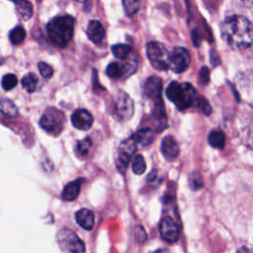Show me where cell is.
Returning a JSON list of instances; mask_svg holds the SVG:
<instances>
[{"mask_svg": "<svg viewBox=\"0 0 253 253\" xmlns=\"http://www.w3.org/2000/svg\"><path fill=\"white\" fill-rule=\"evenodd\" d=\"M135 69L134 62L129 61H114L111 62L107 67V75L113 79H119L125 76L126 74H129L131 71Z\"/></svg>", "mask_w": 253, "mask_h": 253, "instance_id": "30bf717a", "label": "cell"}, {"mask_svg": "<svg viewBox=\"0 0 253 253\" xmlns=\"http://www.w3.org/2000/svg\"><path fill=\"white\" fill-rule=\"evenodd\" d=\"M71 123L78 129L87 130L93 125V116L87 110L78 109L72 114Z\"/></svg>", "mask_w": 253, "mask_h": 253, "instance_id": "7c38bea8", "label": "cell"}, {"mask_svg": "<svg viewBox=\"0 0 253 253\" xmlns=\"http://www.w3.org/2000/svg\"><path fill=\"white\" fill-rule=\"evenodd\" d=\"M161 152L168 160H173L179 155V145L173 136L167 135L163 138L161 142Z\"/></svg>", "mask_w": 253, "mask_h": 253, "instance_id": "5bb4252c", "label": "cell"}, {"mask_svg": "<svg viewBox=\"0 0 253 253\" xmlns=\"http://www.w3.org/2000/svg\"><path fill=\"white\" fill-rule=\"evenodd\" d=\"M145 169H146V163H145L143 156L141 154H137L134 157L133 162H132V171L135 174L140 175V174L144 173Z\"/></svg>", "mask_w": 253, "mask_h": 253, "instance_id": "484cf974", "label": "cell"}, {"mask_svg": "<svg viewBox=\"0 0 253 253\" xmlns=\"http://www.w3.org/2000/svg\"><path fill=\"white\" fill-rule=\"evenodd\" d=\"M208 142L213 148L222 149L225 144L224 133L220 130H211L208 135Z\"/></svg>", "mask_w": 253, "mask_h": 253, "instance_id": "d6986e66", "label": "cell"}, {"mask_svg": "<svg viewBox=\"0 0 253 253\" xmlns=\"http://www.w3.org/2000/svg\"><path fill=\"white\" fill-rule=\"evenodd\" d=\"M18 14L23 20H29L33 15V5L28 0H21L16 3Z\"/></svg>", "mask_w": 253, "mask_h": 253, "instance_id": "ffe728a7", "label": "cell"}, {"mask_svg": "<svg viewBox=\"0 0 253 253\" xmlns=\"http://www.w3.org/2000/svg\"><path fill=\"white\" fill-rule=\"evenodd\" d=\"M154 253H169V252H168V250H166V249H159V250L155 251Z\"/></svg>", "mask_w": 253, "mask_h": 253, "instance_id": "e575fe53", "label": "cell"}, {"mask_svg": "<svg viewBox=\"0 0 253 253\" xmlns=\"http://www.w3.org/2000/svg\"><path fill=\"white\" fill-rule=\"evenodd\" d=\"M115 117L121 122L128 121L133 114V102L125 92H120L115 101Z\"/></svg>", "mask_w": 253, "mask_h": 253, "instance_id": "8992f818", "label": "cell"}, {"mask_svg": "<svg viewBox=\"0 0 253 253\" xmlns=\"http://www.w3.org/2000/svg\"><path fill=\"white\" fill-rule=\"evenodd\" d=\"M210 79V75H209V70L204 67L203 69H201V72H200V80L202 83L206 84Z\"/></svg>", "mask_w": 253, "mask_h": 253, "instance_id": "1f68e13d", "label": "cell"}, {"mask_svg": "<svg viewBox=\"0 0 253 253\" xmlns=\"http://www.w3.org/2000/svg\"><path fill=\"white\" fill-rule=\"evenodd\" d=\"M159 231L161 237L169 243H174L179 238V229L177 223L171 217H164L161 220Z\"/></svg>", "mask_w": 253, "mask_h": 253, "instance_id": "8fae6325", "label": "cell"}, {"mask_svg": "<svg viewBox=\"0 0 253 253\" xmlns=\"http://www.w3.org/2000/svg\"><path fill=\"white\" fill-rule=\"evenodd\" d=\"M22 86L28 93L35 92L38 85V77L34 73H28L22 78Z\"/></svg>", "mask_w": 253, "mask_h": 253, "instance_id": "44dd1931", "label": "cell"}, {"mask_svg": "<svg viewBox=\"0 0 253 253\" xmlns=\"http://www.w3.org/2000/svg\"><path fill=\"white\" fill-rule=\"evenodd\" d=\"M0 112L6 116L15 117L18 114V108L9 99H2L0 101Z\"/></svg>", "mask_w": 253, "mask_h": 253, "instance_id": "cb8c5ba5", "label": "cell"}, {"mask_svg": "<svg viewBox=\"0 0 253 253\" xmlns=\"http://www.w3.org/2000/svg\"><path fill=\"white\" fill-rule=\"evenodd\" d=\"M38 68H39L42 76L44 77V78H50L52 76V74H53L52 67L50 65H48L47 63L43 62V61L39 62Z\"/></svg>", "mask_w": 253, "mask_h": 253, "instance_id": "f546056e", "label": "cell"}, {"mask_svg": "<svg viewBox=\"0 0 253 253\" xmlns=\"http://www.w3.org/2000/svg\"><path fill=\"white\" fill-rule=\"evenodd\" d=\"M9 39L13 44H20L26 39V31L20 26L16 27L10 32Z\"/></svg>", "mask_w": 253, "mask_h": 253, "instance_id": "d4e9b609", "label": "cell"}, {"mask_svg": "<svg viewBox=\"0 0 253 253\" xmlns=\"http://www.w3.org/2000/svg\"><path fill=\"white\" fill-rule=\"evenodd\" d=\"M76 1H80V2H84V1H86V0H76Z\"/></svg>", "mask_w": 253, "mask_h": 253, "instance_id": "8d00e7d4", "label": "cell"}, {"mask_svg": "<svg viewBox=\"0 0 253 253\" xmlns=\"http://www.w3.org/2000/svg\"><path fill=\"white\" fill-rule=\"evenodd\" d=\"M237 253H253V247L249 246H242L238 249Z\"/></svg>", "mask_w": 253, "mask_h": 253, "instance_id": "d6a6232c", "label": "cell"}, {"mask_svg": "<svg viewBox=\"0 0 253 253\" xmlns=\"http://www.w3.org/2000/svg\"><path fill=\"white\" fill-rule=\"evenodd\" d=\"M147 57L151 65L157 70H167L169 68L170 53L164 44L158 42H150L146 45Z\"/></svg>", "mask_w": 253, "mask_h": 253, "instance_id": "277c9868", "label": "cell"}, {"mask_svg": "<svg viewBox=\"0 0 253 253\" xmlns=\"http://www.w3.org/2000/svg\"><path fill=\"white\" fill-rule=\"evenodd\" d=\"M189 185L192 190H199L203 187L204 182H203V178L200 175V173H198L196 171L191 173V175L189 177Z\"/></svg>", "mask_w": 253, "mask_h": 253, "instance_id": "83f0119b", "label": "cell"}, {"mask_svg": "<svg viewBox=\"0 0 253 253\" xmlns=\"http://www.w3.org/2000/svg\"><path fill=\"white\" fill-rule=\"evenodd\" d=\"M64 116L54 108L47 109L40 120V126L42 129L51 135H57L63 129Z\"/></svg>", "mask_w": 253, "mask_h": 253, "instance_id": "5b68a950", "label": "cell"}, {"mask_svg": "<svg viewBox=\"0 0 253 253\" xmlns=\"http://www.w3.org/2000/svg\"><path fill=\"white\" fill-rule=\"evenodd\" d=\"M76 222L84 229L91 230L94 226L95 217L94 213L87 209H81L75 213Z\"/></svg>", "mask_w": 253, "mask_h": 253, "instance_id": "2e32d148", "label": "cell"}, {"mask_svg": "<svg viewBox=\"0 0 253 253\" xmlns=\"http://www.w3.org/2000/svg\"><path fill=\"white\" fill-rule=\"evenodd\" d=\"M136 142L132 138V136L128 137L125 141L122 142L118 151L117 157V167L120 171H125L128 165V162L132 156V154L136 150Z\"/></svg>", "mask_w": 253, "mask_h": 253, "instance_id": "9c48e42d", "label": "cell"}, {"mask_svg": "<svg viewBox=\"0 0 253 253\" xmlns=\"http://www.w3.org/2000/svg\"><path fill=\"white\" fill-rule=\"evenodd\" d=\"M0 64H1V59H0Z\"/></svg>", "mask_w": 253, "mask_h": 253, "instance_id": "74e56055", "label": "cell"}, {"mask_svg": "<svg viewBox=\"0 0 253 253\" xmlns=\"http://www.w3.org/2000/svg\"><path fill=\"white\" fill-rule=\"evenodd\" d=\"M166 96L179 110L198 107L201 99L190 83H178L175 81L171 82L166 88Z\"/></svg>", "mask_w": 253, "mask_h": 253, "instance_id": "7a4b0ae2", "label": "cell"}, {"mask_svg": "<svg viewBox=\"0 0 253 253\" xmlns=\"http://www.w3.org/2000/svg\"><path fill=\"white\" fill-rule=\"evenodd\" d=\"M123 5L126 13L128 16L135 14L140 6V0H123Z\"/></svg>", "mask_w": 253, "mask_h": 253, "instance_id": "4316f807", "label": "cell"}, {"mask_svg": "<svg viewBox=\"0 0 253 253\" xmlns=\"http://www.w3.org/2000/svg\"><path fill=\"white\" fill-rule=\"evenodd\" d=\"M131 136L136 144L141 146H148L154 139V132L150 127H143L138 129Z\"/></svg>", "mask_w": 253, "mask_h": 253, "instance_id": "ac0fdd59", "label": "cell"}, {"mask_svg": "<svg viewBox=\"0 0 253 253\" xmlns=\"http://www.w3.org/2000/svg\"><path fill=\"white\" fill-rule=\"evenodd\" d=\"M161 89H162L161 80L157 77H150L145 83L144 93L147 98L153 100L155 103H158L161 101V98H160Z\"/></svg>", "mask_w": 253, "mask_h": 253, "instance_id": "4fadbf2b", "label": "cell"}, {"mask_svg": "<svg viewBox=\"0 0 253 253\" xmlns=\"http://www.w3.org/2000/svg\"><path fill=\"white\" fill-rule=\"evenodd\" d=\"M130 46L125 43H118V44H114L112 46V52L113 54L122 60H126L130 53Z\"/></svg>", "mask_w": 253, "mask_h": 253, "instance_id": "603a6c76", "label": "cell"}, {"mask_svg": "<svg viewBox=\"0 0 253 253\" xmlns=\"http://www.w3.org/2000/svg\"><path fill=\"white\" fill-rule=\"evenodd\" d=\"M82 182H83L82 179H77V180H74V181L66 184V186L62 190L61 198L67 202L75 200L80 193Z\"/></svg>", "mask_w": 253, "mask_h": 253, "instance_id": "e0dca14e", "label": "cell"}, {"mask_svg": "<svg viewBox=\"0 0 253 253\" xmlns=\"http://www.w3.org/2000/svg\"><path fill=\"white\" fill-rule=\"evenodd\" d=\"M247 7H253V0H240Z\"/></svg>", "mask_w": 253, "mask_h": 253, "instance_id": "836d02e7", "label": "cell"}, {"mask_svg": "<svg viewBox=\"0 0 253 253\" xmlns=\"http://www.w3.org/2000/svg\"><path fill=\"white\" fill-rule=\"evenodd\" d=\"M222 40L231 47L243 49L253 43V25L240 15L227 17L220 27Z\"/></svg>", "mask_w": 253, "mask_h": 253, "instance_id": "6da1fadb", "label": "cell"}, {"mask_svg": "<svg viewBox=\"0 0 253 253\" xmlns=\"http://www.w3.org/2000/svg\"><path fill=\"white\" fill-rule=\"evenodd\" d=\"M58 241L71 253H85L84 242L71 230H61L58 234Z\"/></svg>", "mask_w": 253, "mask_h": 253, "instance_id": "ba28073f", "label": "cell"}, {"mask_svg": "<svg viewBox=\"0 0 253 253\" xmlns=\"http://www.w3.org/2000/svg\"><path fill=\"white\" fill-rule=\"evenodd\" d=\"M74 23L75 20L71 16H59L51 19L46 26L48 38L54 44L60 47L66 46L72 39Z\"/></svg>", "mask_w": 253, "mask_h": 253, "instance_id": "3957f363", "label": "cell"}, {"mask_svg": "<svg viewBox=\"0 0 253 253\" xmlns=\"http://www.w3.org/2000/svg\"><path fill=\"white\" fill-rule=\"evenodd\" d=\"M91 147H92V140L90 139V137H85L84 139L77 142L75 147V152L79 157L85 158L89 154Z\"/></svg>", "mask_w": 253, "mask_h": 253, "instance_id": "7402d4cb", "label": "cell"}, {"mask_svg": "<svg viewBox=\"0 0 253 253\" xmlns=\"http://www.w3.org/2000/svg\"><path fill=\"white\" fill-rule=\"evenodd\" d=\"M87 36L91 42L99 43L105 37V29L103 25L97 20L90 21L87 27Z\"/></svg>", "mask_w": 253, "mask_h": 253, "instance_id": "9a60e30c", "label": "cell"}, {"mask_svg": "<svg viewBox=\"0 0 253 253\" xmlns=\"http://www.w3.org/2000/svg\"><path fill=\"white\" fill-rule=\"evenodd\" d=\"M191 62L189 51L182 47L176 46L170 54L169 68L175 73H182L188 69Z\"/></svg>", "mask_w": 253, "mask_h": 253, "instance_id": "52a82bcc", "label": "cell"}, {"mask_svg": "<svg viewBox=\"0 0 253 253\" xmlns=\"http://www.w3.org/2000/svg\"><path fill=\"white\" fill-rule=\"evenodd\" d=\"M11 1H13V2H16V3H17V2H19V1H21V0H11Z\"/></svg>", "mask_w": 253, "mask_h": 253, "instance_id": "d590c367", "label": "cell"}, {"mask_svg": "<svg viewBox=\"0 0 253 253\" xmlns=\"http://www.w3.org/2000/svg\"><path fill=\"white\" fill-rule=\"evenodd\" d=\"M17 77L14 74H6L3 78H2V87L4 90L8 91V90H12L16 85H17Z\"/></svg>", "mask_w": 253, "mask_h": 253, "instance_id": "f1b7e54d", "label": "cell"}, {"mask_svg": "<svg viewBox=\"0 0 253 253\" xmlns=\"http://www.w3.org/2000/svg\"><path fill=\"white\" fill-rule=\"evenodd\" d=\"M198 107L201 109V111L205 114V115H210L211 112V108L210 106V104L204 99V98H201L200 99V102L198 104Z\"/></svg>", "mask_w": 253, "mask_h": 253, "instance_id": "4dcf8cb0", "label": "cell"}]
</instances>
